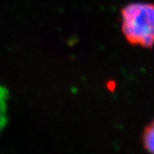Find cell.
<instances>
[{
    "label": "cell",
    "instance_id": "cell-1",
    "mask_svg": "<svg viewBox=\"0 0 154 154\" xmlns=\"http://www.w3.org/2000/svg\"><path fill=\"white\" fill-rule=\"evenodd\" d=\"M122 32L132 46L154 47V4L130 3L122 8Z\"/></svg>",
    "mask_w": 154,
    "mask_h": 154
},
{
    "label": "cell",
    "instance_id": "cell-2",
    "mask_svg": "<svg viewBox=\"0 0 154 154\" xmlns=\"http://www.w3.org/2000/svg\"><path fill=\"white\" fill-rule=\"evenodd\" d=\"M143 146L150 154H154V120L144 130Z\"/></svg>",
    "mask_w": 154,
    "mask_h": 154
}]
</instances>
